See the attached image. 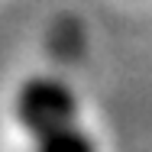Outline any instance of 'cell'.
I'll use <instances>...</instances> for the list:
<instances>
[{
	"label": "cell",
	"instance_id": "obj_2",
	"mask_svg": "<svg viewBox=\"0 0 152 152\" xmlns=\"http://www.w3.org/2000/svg\"><path fill=\"white\" fill-rule=\"evenodd\" d=\"M32 142H36V152H97L91 136L78 126V120L52 126V129L32 136Z\"/></svg>",
	"mask_w": 152,
	"mask_h": 152
},
{
	"label": "cell",
	"instance_id": "obj_1",
	"mask_svg": "<svg viewBox=\"0 0 152 152\" xmlns=\"http://www.w3.org/2000/svg\"><path fill=\"white\" fill-rule=\"evenodd\" d=\"M13 110H16L20 126L29 136H39V133H45L52 126L78 120L75 91L58 78H29L16 94Z\"/></svg>",
	"mask_w": 152,
	"mask_h": 152
}]
</instances>
